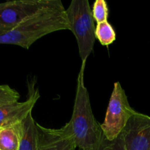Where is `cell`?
Wrapping results in <instances>:
<instances>
[{
  "label": "cell",
  "instance_id": "1",
  "mask_svg": "<svg viewBox=\"0 0 150 150\" xmlns=\"http://www.w3.org/2000/svg\"><path fill=\"white\" fill-rule=\"evenodd\" d=\"M60 30H70L63 4L42 10L12 30L0 33V44L16 45L29 49L38 40Z\"/></svg>",
  "mask_w": 150,
  "mask_h": 150
},
{
  "label": "cell",
  "instance_id": "2",
  "mask_svg": "<svg viewBox=\"0 0 150 150\" xmlns=\"http://www.w3.org/2000/svg\"><path fill=\"white\" fill-rule=\"evenodd\" d=\"M85 68L81 67L77 79L73 114L68 122L77 147L81 150H98L103 133L91 107L89 95L84 83Z\"/></svg>",
  "mask_w": 150,
  "mask_h": 150
},
{
  "label": "cell",
  "instance_id": "3",
  "mask_svg": "<svg viewBox=\"0 0 150 150\" xmlns=\"http://www.w3.org/2000/svg\"><path fill=\"white\" fill-rule=\"evenodd\" d=\"M65 11L70 31L77 40L81 67L85 68L96 40L92 9L87 0H72Z\"/></svg>",
  "mask_w": 150,
  "mask_h": 150
},
{
  "label": "cell",
  "instance_id": "4",
  "mask_svg": "<svg viewBox=\"0 0 150 150\" xmlns=\"http://www.w3.org/2000/svg\"><path fill=\"white\" fill-rule=\"evenodd\" d=\"M129 103L125 91L119 81L114 83L105 119L101 125L104 136L108 140L117 139L136 113Z\"/></svg>",
  "mask_w": 150,
  "mask_h": 150
},
{
  "label": "cell",
  "instance_id": "5",
  "mask_svg": "<svg viewBox=\"0 0 150 150\" xmlns=\"http://www.w3.org/2000/svg\"><path fill=\"white\" fill-rule=\"evenodd\" d=\"M61 4L60 0H14L0 3V33L12 30L42 10Z\"/></svg>",
  "mask_w": 150,
  "mask_h": 150
},
{
  "label": "cell",
  "instance_id": "6",
  "mask_svg": "<svg viewBox=\"0 0 150 150\" xmlns=\"http://www.w3.org/2000/svg\"><path fill=\"white\" fill-rule=\"evenodd\" d=\"M121 134L127 150H150V117L136 111Z\"/></svg>",
  "mask_w": 150,
  "mask_h": 150
},
{
  "label": "cell",
  "instance_id": "7",
  "mask_svg": "<svg viewBox=\"0 0 150 150\" xmlns=\"http://www.w3.org/2000/svg\"><path fill=\"white\" fill-rule=\"evenodd\" d=\"M39 131L38 150H76L75 137L68 122L59 129H51L38 123Z\"/></svg>",
  "mask_w": 150,
  "mask_h": 150
},
{
  "label": "cell",
  "instance_id": "8",
  "mask_svg": "<svg viewBox=\"0 0 150 150\" xmlns=\"http://www.w3.org/2000/svg\"><path fill=\"white\" fill-rule=\"evenodd\" d=\"M38 90L30 89L29 96L23 102H16L0 107V127L21 123L32 114L40 98Z\"/></svg>",
  "mask_w": 150,
  "mask_h": 150
},
{
  "label": "cell",
  "instance_id": "9",
  "mask_svg": "<svg viewBox=\"0 0 150 150\" xmlns=\"http://www.w3.org/2000/svg\"><path fill=\"white\" fill-rule=\"evenodd\" d=\"M23 135V122L0 127V150H19Z\"/></svg>",
  "mask_w": 150,
  "mask_h": 150
},
{
  "label": "cell",
  "instance_id": "10",
  "mask_svg": "<svg viewBox=\"0 0 150 150\" xmlns=\"http://www.w3.org/2000/svg\"><path fill=\"white\" fill-rule=\"evenodd\" d=\"M39 131L38 123L29 114L23 121V135L21 140L19 150H38Z\"/></svg>",
  "mask_w": 150,
  "mask_h": 150
},
{
  "label": "cell",
  "instance_id": "11",
  "mask_svg": "<svg viewBox=\"0 0 150 150\" xmlns=\"http://www.w3.org/2000/svg\"><path fill=\"white\" fill-rule=\"evenodd\" d=\"M95 36L96 39L105 46H108L116 40L117 35L111 23L106 21L97 23L95 28Z\"/></svg>",
  "mask_w": 150,
  "mask_h": 150
},
{
  "label": "cell",
  "instance_id": "12",
  "mask_svg": "<svg viewBox=\"0 0 150 150\" xmlns=\"http://www.w3.org/2000/svg\"><path fill=\"white\" fill-rule=\"evenodd\" d=\"M92 16L97 23L106 21L108 16V4L105 0H96L92 10Z\"/></svg>",
  "mask_w": 150,
  "mask_h": 150
},
{
  "label": "cell",
  "instance_id": "13",
  "mask_svg": "<svg viewBox=\"0 0 150 150\" xmlns=\"http://www.w3.org/2000/svg\"><path fill=\"white\" fill-rule=\"evenodd\" d=\"M20 95L8 85H0V107L18 102Z\"/></svg>",
  "mask_w": 150,
  "mask_h": 150
},
{
  "label": "cell",
  "instance_id": "14",
  "mask_svg": "<svg viewBox=\"0 0 150 150\" xmlns=\"http://www.w3.org/2000/svg\"><path fill=\"white\" fill-rule=\"evenodd\" d=\"M98 150H127L125 144L124 139L120 134L114 140H108L104 136L103 137Z\"/></svg>",
  "mask_w": 150,
  "mask_h": 150
},
{
  "label": "cell",
  "instance_id": "15",
  "mask_svg": "<svg viewBox=\"0 0 150 150\" xmlns=\"http://www.w3.org/2000/svg\"><path fill=\"white\" fill-rule=\"evenodd\" d=\"M79 150H81V149H79Z\"/></svg>",
  "mask_w": 150,
  "mask_h": 150
}]
</instances>
